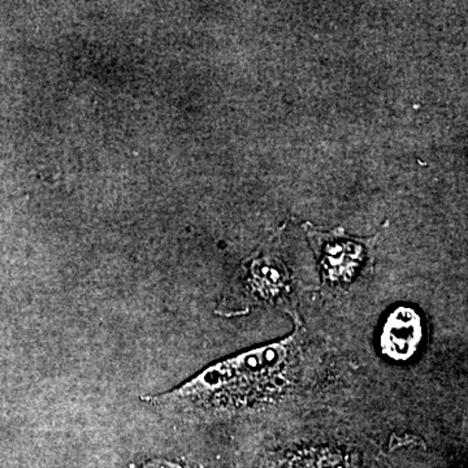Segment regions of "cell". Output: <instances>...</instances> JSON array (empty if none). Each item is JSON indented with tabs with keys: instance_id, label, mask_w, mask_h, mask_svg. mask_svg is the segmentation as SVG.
Instances as JSON below:
<instances>
[{
	"instance_id": "obj_2",
	"label": "cell",
	"mask_w": 468,
	"mask_h": 468,
	"mask_svg": "<svg viewBox=\"0 0 468 468\" xmlns=\"http://www.w3.org/2000/svg\"><path fill=\"white\" fill-rule=\"evenodd\" d=\"M311 242L319 254L320 266L326 282L347 285L367 261L368 243L334 233L309 232Z\"/></svg>"
},
{
	"instance_id": "obj_3",
	"label": "cell",
	"mask_w": 468,
	"mask_h": 468,
	"mask_svg": "<svg viewBox=\"0 0 468 468\" xmlns=\"http://www.w3.org/2000/svg\"><path fill=\"white\" fill-rule=\"evenodd\" d=\"M421 335V319L417 311L399 307L385 322L381 334V349L389 358L408 360L417 351Z\"/></svg>"
},
{
	"instance_id": "obj_4",
	"label": "cell",
	"mask_w": 468,
	"mask_h": 468,
	"mask_svg": "<svg viewBox=\"0 0 468 468\" xmlns=\"http://www.w3.org/2000/svg\"><path fill=\"white\" fill-rule=\"evenodd\" d=\"M301 468H345L344 462L332 452H316L302 462Z\"/></svg>"
},
{
	"instance_id": "obj_1",
	"label": "cell",
	"mask_w": 468,
	"mask_h": 468,
	"mask_svg": "<svg viewBox=\"0 0 468 468\" xmlns=\"http://www.w3.org/2000/svg\"><path fill=\"white\" fill-rule=\"evenodd\" d=\"M292 340L294 337L224 360L174 392L150 401L174 410H227L248 405L282 380Z\"/></svg>"
},
{
	"instance_id": "obj_5",
	"label": "cell",
	"mask_w": 468,
	"mask_h": 468,
	"mask_svg": "<svg viewBox=\"0 0 468 468\" xmlns=\"http://www.w3.org/2000/svg\"><path fill=\"white\" fill-rule=\"evenodd\" d=\"M143 468H181L175 463H169V462L165 461H153L149 462V463L144 464Z\"/></svg>"
}]
</instances>
